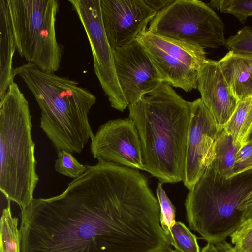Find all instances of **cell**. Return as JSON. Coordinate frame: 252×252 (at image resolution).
Here are the masks:
<instances>
[{
	"instance_id": "obj_1",
	"label": "cell",
	"mask_w": 252,
	"mask_h": 252,
	"mask_svg": "<svg viewBox=\"0 0 252 252\" xmlns=\"http://www.w3.org/2000/svg\"><path fill=\"white\" fill-rule=\"evenodd\" d=\"M60 194L21 209V252H169L139 170L98 159Z\"/></svg>"
},
{
	"instance_id": "obj_2",
	"label": "cell",
	"mask_w": 252,
	"mask_h": 252,
	"mask_svg": "<svg viewBox=\"0 0 252 252\" xmlns=\"http://www.w3.org/2000/svg\"><path fill=\"white\" fill-rule=\"evenodd\" d=\"M191 106L165 83L128 106L140 139L144 170L161 183L184 179Z\"/></svg>"
},
{
	"instance_id": "obj_3",
	"label": "cell",
	"mask_w": 252,
	"mask_h": 252,
	"mask_svg": "<svg viewBox=\"0 0 252 252\" xmlns=\"http://www.w3.org/2000/svg\"><path fill=\"white\" fill-rule=\"evenodd\" d=\"M41 110L40 127L58 151L81 153L94 134L89 113L96 98L76 80L42 71L27 62L14 69Z\"/></svg>"
},
{
	"instance_id": "obj_4",
	"label": "cell",
	"mask_w": 252,
	"mask_h": 252,
	"mask_svg": "<svg viewBox=\"0 0 252 252\" xmlns=\"http://www.w3.org/2000/svg\"><path fill=\"white\" fill-rule=\"evenodd\" d=\"M29 104L15 82L0 102V189L20 209L34 199L39 178Z\"/></svg>"
},
{
	"instance_id": "obj_5",
	"label": "cell",
	"mask_w": 252,
	"mask_h": 252,
	"mask_svg": "<svg viewBox=\"0 0 252 252\" xmlns=\"http://www.w3.org/2000/svg\"><path fill=\"white\" fill-rule=\"evenodd\" d=\"M252 189V170L226 178L210 165L185 201L189 227L207 242L225 241L241 225L240 206Z\"/></svg>"
},
{
	"instance_id": "obj_6",
	"label": "cell",
	"mask_w": 252,
	"mask_h": 252,
	"mask_svg": "<svg viewBox=\"0 0 252 252\" xmlns=\"http://www.w3.org/2000/svg\"><path fill=\"white\" fill-rule=\"evenodd\" d=\"M19 54L48 73L60 67L63 51L56 33L57 0H7Z\"/></svg>"
},
{
	"instance_id": "obj_7",
	"label": "cell",
	"mask_w": 252,
	"mask_h": 252,
	"mask_svg": "<svg viewBox=\"0 0 252 252\" xmlns=\"http://www.w3.org/2000/svg\"><path fill=\"white\" fill-rule=\"evenodd\" d=\"M224 24L215 11L197 0H175L158 13L147 31L203 49L225 45Z\"/></svg>"
},
{
	"instance_id": "obj_8",
	"label": "cell",
	"mask_w": 252,
	"mask_h": 252,
	"mask_svg": "<svg viewBox=\"0 0 252 252\" xmlns=\"http://www.w3.org/2000/svg\"><path fill=\"white\" fill-rule=\"evenodd\" d=\"M142 45L163 83L186 92L197 89L198 71L207 59L205 49L149 32L136 39Z\"/></svg>"
},
{
	"instance_id": "obj_9",
	"label": "cell",
	"mask_w": 252,
	"mask_h": 252,
	"mask_svg": "<svg viewBox=\"0 0 252 252\" xmlns=\"http://www.w3.org/2000/svg\"><path fill=\"white\" fill-rule=\"evenodd\" d=\"M84 27L92 50L94 70L112 107H128L117 76L113 49L103 27L100 0H69Z\"/></svg>"
},
{
	"instance_id": "obj_10",
	"label": "cell",
	"mask_w": 252,
	"mask_h": 252,
	"mask_svg": "<svg viewBox=\"0 0 252 252\" xmlns=\"http://www.w3.org/2000/svg\"><path fill=\"white\" fill-rule=\"evenodd\" d=\"M222 130L200 98L191 102L183 180L189 190L214 161Z\"/></svg>"
},
{
	"instance_id": "obj_11",
	"label": "cell",
	"mask_w": 252,
	"mask_h": 252,
	"mask_svg": "<svg viewBox=\"0 0 252 252\" xmlns=\"http://www.w3.org/2000/svg\"><path fill=\"white\" fill-rule=\"evenodd\" d=\"M90 147L92 155L97 160L144 170L140 137L129 117L109 120L100 125Z\"/></svg>"
},
{
	"instance_id": "obj_12",
	"label": "cell",
	"mask_w": 252,
	"mask_h": 252,
	"mask_svg": "<svg viewBox=\"0 0 252 252\" xmlns=\"http://www.w3.org/2000/svg\"><path fill=\"white\" fill-rule=\"evenodd\" d=\"M102 21L113 49L135 41L157 13L144 0H100Z\"/></svg>"
},
{
	"instance_id": "obj_13",
	"label": "cell",
	"mask_w": 252,
	"mask_h": 252,
	"mask_svg": "<svg viewBox=\"0 0 252 252\" xmlns=\"http://www.w3.org/2000/svg\"><path fill=\"white\" fill-rule=\"evenodd\" d=\"M113 52L118 80L129 105L163 83L150 58L137 40L113 49Z\"/></svg>"
},
{
	"instance_id": "obj_14",
	"label": "cell",
	"mask_w": 252,
	"mask_h": 252,
	"mask_svg": "<svg viewBox=\"0 0 252 252\" xmlns=\"http://www.w3.org/2000/svg\"><path fill=\"white\" fill-rule=\"evenodd\" d=\"M197 83L200 98L223 129L239 100L226 82L219 61L206 60L198 71Z\"/></svg>"
},
{
	"instance_id": "obj_15",
	"label": "cell",
	"mask_w": 252,
	"mask_h": 252,
	"mask_svg": "<svg viewBox=\"0 0 252 252\" xmlns=\"http://www.w3.org/2000/svg\"><path fill=\"white\" fill-rule=\"evenodd\" d=\"M16 45L7 0H0V98L14 82L13 58Z\"/></svg>"
},
{
	"instance_id": "obj_16",
	"label": "cell",
	"mask_w": 252,
	"mask_h": 252,
	"mask_svg": "<svg viewBox=\"0 0 252 252\" xmlns=\"http://www.w3.org/2000/svg\"><path fill=\"white\" fill-rule=\"evenodd\" d=\"M232 93L239 101L252 97V71L234 53L229 51L219 61Z\"/></svg>"
},
{
	"instance_id": "obj_17",
	"label": "cell",
	"mask_w": 252,
	"mask_h": 252,
	"mask_svg": "<svg viewBox=\"0 0 252 252\" xmlns=\"http://www.w3.org/2000/svg\"><path fill=\"white\" fill-rule=\"evenodd\" d=\"M223 129L232 137L236 145L242 146L248 141L252 129V97L238 101Z\"/></svg>"
},
{
	"instance_id": "obj_18",
	"label": "cell",
	"mask_w": 252,
	"mask_h": 252,
	"mask_svg": "<svg viewBox=\"0 0 252 252\" xmlns=\"http://www.w3.org/2000/svg\"><path fill=\"white\" fill-rule=\"evenodd\" d=\"M241 146L235 144L232 137L222 129L216 140L215 158L211 165L214 170L226 178L232 177L236 155Z\"/></svg>"
},
{
	"instance_id": "obj_19",
	"label": "cell",
	"mask_w": 252,
	"mask_h": 252,
	"mask_svg": "<svg viewBox=\"0 0 252 252\" xmlns=\"http://www.w3.org/2000/svg\"><path fill=\"white\" fill-rule=\"evenodd\" d=\"M2 211L0 223V252H21V235L18 219L12 216L10 202Z\"/></svg>"
},
{
	"instance_id": "obj_20",
	"label": "cell",
	"mask_w": 252,
	"mask_h": 252,
	"mask_svg": "<svg viewBox=\"0 0 252 252\" xmlns=\"http://www.w3.org/2000/svg\"><path fill=\"white\" fill-rule=\"evenodd\" d=\"M169 241L178 252H200L197 237L181 222L171 228Z\"/></svg>"
},
{
	"instance_id": "obj_21",
	"label": "cell",
	"mask_w": 252,
	"mask_h": 252,
	"mask_svg": "<svg viewBox=\"0 0 252 252\" xmlns=\"http://www.w3.org/2000/svg\"><path fill=\"white\" fill-rule=\"evenodd\" d=\"M209 4L221 13L233 15L242 23L252 16V0H213Z\"/></svg>"
},
{
	"instance_id": "obj_22",
	"label": "cell",
	"mask_w": 252,
	"mask_h": 252,
	"mask_svg": "<svg viewBox=\"0 0 252 252\" xmlns=\"http://www.w3.org/2000/svg\"><path fill=\"white\" fill-rule=\"evenodd\" d=\"M156 193L160 211V225L169 239L171 228L176 222L175 208L163 189L162 183L160 182L158 184Z\"/></svg>"
},
{
	"instance_id": "obj_23",
	"label": "cell",
	"mask_w": 252,
	"mask_h": 252,
	"mask_svg": "<svg viewBox=\"0 0 252 252\" xmlns=\"http://www.w3.org/2000/svg\"><path fill=\"white\" fill-rule=\"evenodd\" d=\"M57 153L54 165L56 172L74 179L85 172L86 165L80 163L72 153L65 150L58 151Z\"/></svg>"
},
{
	"instance_id": "obj_24",
	"label": "cell",
	"mask_w": 252,
	"mask_h": 252,
	"mask_svg": "<svg viewBox=\"0 0 252 252\" xmlns=\"http://www.w3.org/2000/svg\"><path fill=\"white\" fill-rule=\"evenodd\" d=\"M224 46L235 54H252V28L243 27L226 39Z\"/></svg>"
},
{
	"instance_id": "obj_25",
	"label": "cell",
	"mask_w": 252,
	"mask_h": 252,
	"mask_svg": "<svg viewBox=\"0 0 252 252\" xmlns=\"http://www.w3.org/2000/svg\"><path fill=\"white\" fill-rule=\"evenodd\" d=\"M230 236L236 252H252V219L242 222Z\"/></svg>"
},
{
	"instance_id": "obj_26",
	"label": "cell",
	"mask_w": 252,
	"mask_h": 252,
	"mask_svg": "<svg viewBox=\"0 0 252 252\" xmlns=\"http://www.w3.org/2000/svg\"><path fill=\"white\" fill-rule=\"evenodd\" d=\"M252 170V139L239 149L232 170V176Z\"/></svg>"
},
{
	"instance_id": "obj_27",
	"label": "cell",
	"mask_w": 252,
	"mask_h": 252,
	"mask_svg": "<svg viewBox=\"0 0 252 252\" xmlns=\"http://www.w3.org/2000/svg\"><path fill=\"white\" fill-rule=\"evenodd\" d=\"M242 213V223L252 219V189L240 206Z\"/></svg>"
},
{
	"instance_id": "obj_28",
	"label": "cell",
	"mask_w": 252,
	"mask_h": 252,
	"mask_svg": "<svg viewBox=\"0 0 252 252\" xmlns=\"http://www.w3.org/2000/svg\"><path fill=\"white\" fill-rule=\"evenodd\" d=\"M144 0L147 5L157 14L173 3L175 0Z\"/></svg>"
},
{
	"instance_id": "obj_29",
	"label": "cell",
	"mask_w": 252,
	"mask_h": 252,
	"mask_svg": "<svg viewBox=\"0 0 252 252\" xmlns=\"http://www.w3.org/2000/svg\"><path fill=\"white\" fill-rule=\"evenodd\" d=\"M220 252H236L233 247L226 241L215 244Z\"/></svg>"
},
{
	"instance_id": "obj_30",
	"label": "cell",
	"mask_w": 252,
	"mask_h": 252,
	"mask_svg": "<svg viewBox=\"0 0 252 252\" xmlns=\"http://www.w3.org/2000/svg\"><path fill=\"white\" fill-rule=\"evenodd\" d=\"M252 71V54H236Z\"/></svg>"
},
{
	"instance_id": "obj_31",
	"label": "cell",
	"mask_w": 252,
	"mask_h": 252,
	"mask_svg": "<svg viewBox=\"0 0 252 252\" xmlns=\"http://www.w3.org/2000/svg\"><path fill=\"white\" fill-rule=\"evenodd\" d=\"M200 252H220L216 246L213 243L207 242Z\"/></svg>"
},
{
	"instance_id": "obj_32",
	"label": "cell",
	"mask_w": 252,
	"mask_h": 252,
	"mask_svg": "<svg viewBox=\"0 0 252 252\" xmlns=\"http://www.w3.org/2000/svg\"><path fill=\"white\" fill-rule=\"evenodd\" d=\"M252 139V129L250 132L248 140Z\"/></svg>"
},
{
	"instance_id": "obj_33",
	"label": "cell",
	"mask_w": 252,
	"mask_h": 252,
	"mask_svg": "<svg viewBox=\"0 0 252 252\" xmlns=\"http://www.w3.org/2000/svg\"><path fill=\"white\" fill-rule=\"evenodd\" d=\"M178 252L177 251H176V250H172V251H171L170 252Z\"/></svg>"
}]
</instances>
